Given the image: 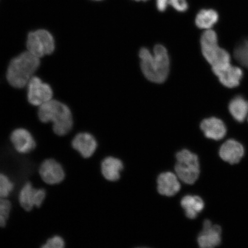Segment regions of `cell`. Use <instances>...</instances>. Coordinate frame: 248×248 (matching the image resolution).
I'll return each mask as SVG.
<instances>
[{
    "instance_id": "1",
    "label": "cell",
    "mask_w": 248,
    "mask_h": 248,
    "mask_svg": "<svg viewBox=\"0 0 248 248\" xmlns=\"http://www.w3.org/2000/svg\"><path fill=\"white\" fill-rule=\"evenodd\" d=\"M37 117L45 125L51 124L52 132L60 137L69 135L75 126L73 111L69 105L56 98L37 108Z\"/></svg>"
},
{
    "instance_id": "2",
    "label": "cell",
    "mask_w": 248,
    "mask_h": 248,
    "mask_svg": "<svg viewBox=\"0 0 248 248\" xmlns=\"http://www.w3.org/2000/svg\"><path fill=\"white\" fill-rule=\"evenodd\" d=\"M41 64V59L26 49L9 61L6 69V80L12 88L26 89L30 80L38 73Z\"/></svg>"
},
{
    "instance_id": "3",
    "label": "cell",
    "mask_w": 248,
    "mask_h": 248,
    "mask_svg": "<svg viewBox=\"0 0 248 248\" xmlns=\"http://www.w3.org/2000/svg\"><path fill=\"white\" fill-rule=\"evenodd\" d=\"M140 66L146 78L156 83H163L168 77L170 61L168 51L161 45L155 46L153 54L146 48L139 52Z\"/></svg>"
},
{
    "instance_id": "4",
    "label": "cell",
    "mask_w": 248,
    "mask_h": 248,
    "mask_svg": "<svg viewBox=\"0 0 248 248\" xmlns=\"http://www.w3.org/2000/svg\"><path fill=\"white\" fill-rule=\"evenodd\" d=\"M57 49V40L51 32L46 28H38L29 31L26 41V49L42 60L53 54Z\"/></svg>"
},
{
    "instance_id": "5",
    "label": "cell",
    "mask_w": 248,
    "mask_h": 248,
    "mask_svg": "<svg viewBox=\"0 0 248 248\" xmlns=\"http://www.w3.org/2000/svg\"><path fill=\"white\" fill-rule=\"evenodd\" d=\"M201 45L203 57L212 66V69L231 63L230 55L219 47L215 31L212 29L204 31L201 36Z\"/></svg>"
},
{
    "instance_id": "6",
    "label": "cell",
    "mask_w": 248,
    "mask_h": 248,
    "mask_svg": "<svg viewBox=\"0 0 248 248\" xmlns=\"http://www.w3.org/2000/svg\"><path fill=\"white\" fill-rule=\"evenodd\" d=\"M175 170L178 177L186 184L193 185L200 174L199 159L196 154L183 150L176 154Z\"/></svg>"
},
{
    "instance_id": "7",
    "label": "cell",
    "mask_w": 248,
    "mask_h": 248,
    "mask_svg": "<svg viewBox=\"0 0 248 248\" xmlns=\"http://www.w3.org/2000/svg\"><path fill=\"white\" fill-rule=\"evenodd\" d=\"M28 102L33 107L38 108L55 98V92L50 83L38 75L30 80L26 88Z\"/></svg>"
},
{
    "instance_id": "8",
    "label": "cell",
    "mask_w": 248,
    "mask_h": 248,
    "mask_svg": "<svg viewBox=\"0 0 248 248\" xmlns=\"http://www.w3.org/2000/svg\"><path fill=\"white\" fill-rule=\"evenodd\" d=\"M46 195L45 189L34 187L31 183L28 182L21 188L18 194V202L24 210L30 212L34 207L42 205Z\"/></svg>"
},
{
    "instance_id": "9",
    "label": "cell",
    "mask_w": 248,
    "mask_h": 248,
    "mask_svg": "<svg viewBox=\"0 0 248 248\" xmlns=\"http://www.w3.org/2000/svg\"><path fill=\"white\" fill-rule=\"evenodd\" d=\"M9 139L18 154H29L36 147V142L32 133L23 126H18L12 130Z\"/></svg>"
},
{
    "instance_id": "10",
    "label": "cell",
    "mask_w": 248,
    "mask_h": 248,
    "mask_svg": "<svg viewBox=\"0 0 248 248\" xmlns=\"http://www.w3.org/2000/svg\"><path fill=\"white\" fill-rule=\"evenodd\" d=\"M39 173L42 181L49 185L60 184L66 176L62 164L51 158L45 160L40 164Z\"/></svg>"
},
{
    "instance_id": "11",
    "label": "cell",
    "mask_w": 248,
    "mask_h": 248,
    "mask_svg": "<svg viewBox=\"0 0 248 248\" xmlns=\"http://www.w3.org/2000/svg\"><path fill=\"white\" fill-rule=\"evenodd\" d=\"M221 228L213 225L210 220L203 222V229L198 237V243L202 248H213L221 243Z\"/></svg>"
},
{
    "instance_id": "12",
    "label": "cell",
    "mask_w": 248,
    "mask_h": 248,
    "mask_svg": "<svg viewBox=\"0 0 248 248\" xmlns=\"http://www.w3.org/2000/svg\"><path fill=\"white\" fill-rule=\"evenodd\" d=\"M97 141L89 132H80L74 136L71 141V146L82 157L88 159L93 156L97 148Z\"/></svg>"
},
{
    "instance_id": "13",
    "label": "cell",
    "mask_w": 248,
    "mask_h": 248,
    "mask_svg": "<svg viewBox=\"0 0 248 248\" xmlns=\"http://www.w3.org/2000/svg\"><path fill=\"white\" fill-rule=\"evenodd\" d=\"M219 81L227 88H232L240 84L243 73L240 68L232 66L231 64L213 69Z\"/></svg>"
},
{
    "instance_id": "14",
    "label": "cell",
    "mask_w": 248,
    "mask_h": 248,
    "mask_svg": "<svg viewBox=\"0 0 248 248\" xmlns=\"http://www.w3.org/2000/svg\"><path fill=\"white\" fill-rule=\"evenodd\" d=\"M219 156L229 164H237L244 155V148L240 142L230 139L224 142L219 149Z\"/></svg>"
},
{
    "instance_id": "15",
    "label": "cell",
    "mask_w": 248,
    "mask_h": 248,
    "mask_svg": "<svg viewBox=\"0 0 248 248\" xmlns=\"http://www.w3.org/2000/svg\"><path fill=\"white\" fill-rule=\"evenodd\" d=\"M178 176L171 172L161 173L157 178V190L164 196L172 197L181 189Z\"/></svg>"
},
{
    "instance_id": "16",
    "label": "cell",
    "mask_w": 248,
    "mask_h": 248,
    "mask_svg": "<svg viewBox=\"0 0 248 248\" xmlns=\"http://www.w3.org/2000/svg\"><path fill=\"white\" fill-rule=\"evenodd\" d=\"M201 129L207 138L215 140L222 139L226 134L225 124L216 117L203 120L201 124Z\"/></svg>"
},
{
    "instance_id": "17",
    "label": "cell",
    "mask_w": 248,
    "mask_h": 248,
    "mask_svg": "<svg viewBox=\"0 0 248 248\" xmlns=\"http://www.w3.org/2000/svg\"><path fill=\"white\" fill-rule=\"evenodd\" d=\"M123 164L120 159L114 157H107L101 163V172L108 181L114 182L120 178V172L123 170Z\"/></svg>"
},
{
    "instance_id": "18",
    "label": "cell",
    "mask_w": 248,
    "mask_h": 248,
    "mask_svg": "<svg viewBox=\"0 0 248 248\" xmlns=\"http://www.w3.org/2000/svg\"><path fill=\"white\" fill-rule=\"evenodd\" d=\"M181 206L185 210L187 218L193 219L196 218L198 214L203 210L204 203L203 200L199 196L187 195L182 198Z\"/></svg>"
},
{
    "instance_id": "19",
    "label": "cell",
    "mask_w": 248,
    "mask_h": 248,
    "mask_svg": "<svg viewBox=\"0 0 248 248\" xmlns=\"http://www.w3.org/2000/svg\"><path fill=\"white\" fill-rule=\"evenodd\" d=\"M232 116L238 122H243L248 114V101L241 97H235L229 106Z\"/></svg>"
},
{
    "instance_id": "20",
    "label": "cell",
    "mask_w": 248,
    "mask_h": 248,
    "mask_svg": "<svg viewBox=\"0 0 248 248\" xmlns=\"http://www.w3.org/2000/svg\"><path fill=\"white\" fill-rule=\"evenodd\" d=\"M218 20V15L213 9H203L197 15L195 24L201 29L210 30Z\"/></svg>"
},
{
    "instance_id": "21",
    "label": "cell",
    "mask_w": 248,
    "mask_h": 248,
    "mask_svg": "<svg viewBox=\"0 0 248 248\" xmlns=\"http://www.w3.org/2000/svg\"><path fill=\"white\" fill-rule=\"evenodd\" d=\"M169 5H171L175 10L181 12H185L188 9L186 0H156V7L160 12L166 11Z\"/></svg>"
},
{
    "instance_id": "22",
    "label": "cell",
    "mask_w": 248,
    "mask_h": 248,
    "mask_svg": "<svg viewBox=\"0 0 248 248\" xmlns=\"http://www.w3.org/2000/svg\"><path fill=\"white\" fill-rule=\"evenodd\" d=\"M12 210V204L7 198H0V228L7 225Z\"/></svg>"
},
{
    "instance_id": "23",
    "label": "cell",
    "mask_w": 248,
    "mask_h": 248,
    "mask_svg": "<svg viewBox=\"0 0 248 248\" xmlns=\"http://www.w3.org/2000/svg\"><path fill=\"white\" fill-rule=\"evenodd\" d=\"M234 56L240 64L248 69V39L244 40L237 46Z\"/></svg>"
},
{
    "instance_id": "24",
    "label": "cell",
    "mask_w": 248,
    "mask_h": 248,
    "mask_svg": "<svg viewBox=\"0 0 248 248\" xmlns=\"http://www.w3.org/2000/svg\"><path fill=\"white\" fill-rule=\"evenodd\" d=\"M14 182L7 175L0 173V198H7L13 191Z\"/></svg>"
},
{
    "instance_id": "25",
    "label": "cell",
    "mask_w": 248,
    "mask_h": 248,
    "mask_svg": "<svg viewBox=\"0 0 248 248\" xmlns=\"http://www.w3.org/2000/svg\"><path fill=\"white\" fill-rule=\"evenodd\" d=\"M65 247V242L63 238L60 235L49 238L46 243L42 246V248H63Z\"/></svg>"
},
{
    "instance_id": "26",
    "label": "cell",
    "mask_w": 248,
    "mask_h": 248,
    "mask_svg": "<svg viewBox=\"0 0 248 248\" xmlns=\"http://www.w3.org/2000/svg\"><path fill=\"white\" fill-rule=\"evenodd\" d=\"M135 1H148V0H135Z\"/></svg>"
},
{
    "instance_id": "27",
    "label": "cell",
    "mask_w": 248,
    "mask_h": 248,
    "mask_svg": "<svg viewBox=\"0 0 248 248\" xmlns=\"http://www.w3.org/2000/svg\"><path fill=\"white\" fill-rule=\"evenodd\" d=\"M94 1H101V0H94Z\"/></svg>"
}]
</instances>
